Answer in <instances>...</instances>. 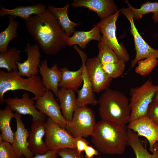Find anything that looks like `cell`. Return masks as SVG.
<instances>
[{
  "instance_id": "6da1fadb",
  "label": "cell",
  "mask_w": 158,
  "mask_h": 158,
  "mask_svg": "<svg viewBox=\"0 0 158 158\" xmlns=\"http://www.w3.org/2000/svg\"><path fill=\"white\" fill-rule=\"evenodd\" d=\"M26 29L44 53L54 55L67 45L70 37L47 9L25 20Z\"/></svg>"
},
{
  "instance_id": "7a4b0ae2",
  "label": "cell",
  "mask_w": 158,
  "mask_h": 158,
  "mask_svg": "<svg viewBox=\"0 0 158 158\" xmlns=\"http://www.w3.org/2000/svg\"><path fill=\"white\" fill-rule=\"evenodd\" d=\"M91 136V141L97 150L106 154H121L128 145L126 126L102 120L97 123Z\"/></svg>"
},
{
  "instance_id": "3957f363",
  "label": "cell",
  "mask_w": 158,
  "mask_h": 158,
  "mask_svg": "<svg viewBox=\"0 0 158 158\" xmlns=\"http://www.w3.org/2000/svg\"><path fill=\"white\" fill-rule=\"evenodd\" d=\"M97 104L102 120L123 126L130 122L129 100L123 92L109 88L101 95Z\"/></svg>"
},
{
  "instance_id": "277c9868",
  "label": "cell",
  "mask_w": 158,
  "mask_h": 158,
  "mask_svg": "<svg viewBox=\"0 0 158 158\" xmlns=\"http://www.w3.org/2000/svg\"><path fill=\"white\" fill-rule=\"evenodd\" d=\"M18 71H0V103L3 106L5 103L4 94L8 91L23 90L32 93L34 95L31 98L37 100L43 96L47 90L43 85L42 78L38 75L24 78Z\"/></svg>"
},
{
  "instance_id": "5b68a950",
  "label": "cell",
  "mask_w": 158,
  "mask_h": 158,
  "mask_svg": "<svg viewBox=\"0 0 158 158\" xmlns=\"http://www.w3.org/2000/svg\"><path fill=\"white\" fill-rule=\"evenodd\" d=\"M158 90V85H154L150 78L140 86L130 89V122L147 115L149 107Z\"/></svg>"
},
{
  "instance_id": "8992f818",
  "label": "cell",
  "mask_w": 158,
  "mask_h": 158,
  "mask_svg": "<svg viewBox=\"0 0 158 158\" xmlns=\"http://www.w3.org/2000/svg\"><path fill=\"white\" fill-rule=\"evenodd\" d=\"M97 123L93 110L87 106L78 107L65 129L74 138L92 136Z\"/></svg>"
},
{
  "instance_id": "52a82bcc",
  "label": "cell",
  "mask_w": 158,
  "mask_h": 158,
  "mask_svg": "<svg viewBox=\"0 0 158 158\" xmlns=\"http://www.w3.org/2000/svg\"><path fill=\"white\" fill-rule=\"evenodd\" d=\"M44 142L48 150L76 149L75 138L66 130L48 117L45 122Z\"/></svg>"
},
{
  "instance_id": "ba28073f",
  "label": "cell",
  "mask_w": 158,
  "mask_h": 158,
  "mask_svg": "<svg viewBox=\"0 0 158 158\" xmlns=\"http://www.w3.org/2000/svg\"><path fill=\"white\" fill-rule=\"evenodd\" d=\"M120 12V10L107 18L101 20L97 25L102 34V38L114 51L119 59L125 63L129 61V55L124 46L118 42L116 35V22Z\"/></svg>"
},
{
  "instance_id": "9c48e42d",
  "label": "cell",
  "mask_w": 158,
  "mask_h": 158,
  "mask_svg": "<svg viewBox=\"0 0 158 158\" xmlns=\"http://www.w3.org/2000/svg\"><path fill=\"white\" fill-rule=\"evenodd\" d=\"M120 11L129 21L130 25V32L134 40L136 53L135 58L131 62V68H134L139 61L143 59L149 58L158 59V49H154L149 45L139 33L135 24L132 13L130 8H122Z\"/></svg>"
},
{
  "instance_id": "30bf717a",
  "label": "cell",
  "mask_w": 158,
  "mask_h": 158,
  "mask_svg": "<svg viewBox=\"0 0 158 158\" xmlns=\"http://www.w3.org/2000/svg\"><path fill=\"white\" fill-rule=\"evenodd\" d=\"M54 94L51 91L47 90L43 96L36 101L35 105L40 113L65 129L68 121L63 117Z\"/></svg>"
},
{
  "instance_id": "8fae6325",
  "label": "cell",
  "mask_w": 158,
  "mask_h": 158,
  "mask_svg": "<svg viewBox=\"0 0 158 158\" xmlns=\"http://www.w3.org/2000/svg\"><path fill=\"white\" fill-rule=\"evenodd\" d=\"M85 66L93 92L99 93L109 88L112 79L104 72L97 57L88 59Z\"/></svg>"
},
{
  "instance_id": "7c38bea8",
  "label": "cell",
  "mask_w": 158,
  "mask_h": 158,
  "mask_svg": "<svg viewBox=\"0 0 158 158\" xmlns=\"http://www.w3.org/2000/svg\"><path fill=\"white\" fill-rule=\"evenodd\" d=\"M5 103L12 111L20 115H29L32 118V121L42 120L45 121L47 116L40 113L36 108L34 100L26 92L23 94L22 97H8L5 99Z\"/></svg>"
},
{
  "instance_id": "4fadbf2b",
  "label": "cell",
  "mask_w": 158,
  "mask_h": 158,
  "mask_svg": "<svg viewBox=\"0 0 158 158\" xmlns=\"http://www.w3.org/2000/svg\"><path fill=\"white\" fill-rule=\"evenodd\" d=\"M73 47L80 56L83 67V85L80 90L77 91L78 93V96L76 98L77 105L78 107L86 106L88 104L96 105L97 104V100L96 99L93 93L86 68L85 63L87 55L76 45H74Z\"/></svg>"
},
{
  "instance_id": "5bb4252c",
  "label": "cell",
  "mask_w": 158,
  "mask_h": 158,
  "mask_svg": "<svg viewBox=\"0 0 158 158\" xmlns=\"http://www.w3.org/2000/svg\"><path fill=\"white\" fill-rule=\"evenodd\" d=\"M128 129L136 133L140 136L145 137L149 143V150L151 152L154 145L158 141V126L147 115L130 121Z\"/></svg>"
},
{
  "instance_id": "9a60e30c",
  "label": "cell",
  "mask_w": 158,
  "mask_h": 158,
  "mask_svg": "<svg viewBox=\"0 0 158 158\" xmlns=\"http://www.w3.org/2000/svg\"><path fill=\"white\" fill-rule=\"evenodd\" d=\"M21 115L16 113L14 118L16 129L14 133V139L11 144L18 157L33 158L34 155L28 147V138L29 133L21 119Z\"/></svg>"
},
{
  "instance_id": "2e32d148",
  "label": "cell",
  "mask_w": 158,
  "mask_h": 158,
  "mask_svg": "<svg viewBox=\"0 0 158 158\" xmlns=\"http://www.w3.org/2000/svg\"><path fill=\"white\" fill-rule=\"evenodd\" d=\"M25 51L27 54V59L22 63L16 62L19 75L27 77L38 75L41 62V54L39 46L35 44L31 46L30 43H27Z\"/></svg>"
},
{
  "instance_id": "e0dca14e",
  "label": "cell",
  "mask_w": 158,
  "mask_h": 158,
  "mask_svg": "<svg viewBox=\"0 0 158 158\" xmlns=\"http://www.w3.org/2000/svg\"><path fill=\"white\" fill-rule=\"evenodd\" d=\"M71 5L75 8L82 7L95 12L101 19L104 20L118 11L112 0H74Z\"/></svg>"
},
{
  "instance_id": "ac0fdd59",
  "label": "cell",
  "mask_w": 158,
  "mask_h": 158,
  "mask_svg": "<svg viewBox=\"0 0 158 158\" xmlns=\"http://www.w3.org/2000/svg\"><path fill=\"white\" fill-rule=\"evenodd\" d=\"M45 121H33L28 141V147L35 155L44 154L48 150L43 138L46 134Z\"/></svg>"
},
{
  "instance_id": "d6986e66",
  "label": "cell",
  "mask_w": 158,
  "mask_h": 158,
  "mask_svg": "<svg viewBox=\"0 0 158 158\" xmlns=\"http://www.w3.org/2000/svg\"><path fill=\"white\" fill-rule=\"evenodd\" d=\"M39 70L44 87L47 90L51 91L56 96L59 89V84L62 77V73L57 64L54 63L49 68L47 60L45 59L41 61Z\"/></svg>"
},
{
  "instance_id": "ffe728a7",
  "label": "cell",
  "mask_w": 158,
  "mask_h": 158,
  "mask_svg": "<svg viewBox=\"0 0 158 158\" xmlns=\"http://www.w3.org/2000/svg\"><path fill=\"white\" fill-rule=\"evenodd\" d=\"M60 103L63 116L68 122L71 121L74 112L78 108L75 92L71 90L61 88L56 96Z\"/></svg>"
},
{
  "instance_id": "44dd1931",
  "label": "cell",
  "mask_w": 158,
  "mask_h": 158,
  "mask_svg": "<svg viewBox=\"0 0 158 158\" xmlns=\"http://www.w3.org/2000/svg\"><path fill=\"white\" fill-rule=\"evenodd\" d=\"M1 6V17L10 16L14 18L19 17L25 20L28 19L32 14H41L47 9L45 5L41 3L31 6H20L13 9H8L2 6Z\"/></svg>"
},
{
  "instance_id": "7402d4cb",
  "label": "cell",
  "mask_w": 158,
  "mask_h": 158,
  "mask_svg": "<svg viewBox=\"0 0 158 158\" xmlns=\"http://www.w3.org/2000/svg\"><path fill=\"white\" fill-rule=\"evenodd\" d=\"M73 34L68 39L67 45L69 46L77 45L81 49H85L91 40H96L98 42L101 40L102 36L97 25H94L93 28L90 31H75Z\"/></svg>"
},
{
  "instance_id": "603a6c76",
  "label": "cell",
  "mask_w": 158,
  "mask_h": 158,
  "mask_svg": "<svg viewBox=\"0 0 158 158\" xmlns=\"http://www.w3.org/2000/svg\"><path fill=\"white\" fill-rule=\"evenodd\" d=\"M128 142L134 151L135 158H158V141L154 145L150 154L144 147L139 135L131 130L128 129Z\"/></svg>"
},
{
  "instance_id": "cb8c5ba5",
  "label": "cell",
  "mask_w": 158,
  "mask_h": 158,
  "mask_svg": "<svg viewBox=\"0 0 158 158\" xmlns=\"http://www.w3.org/2000/svg\"><path fill=\"white\" fill-rule=\"evenodd\" d=\"M60 69L62 73V77L59 87L75 92L77 91L83 82L82 65L76 71H70L66 67H62Z\"/></svg>"
},
{
  "instance_id": "d4e9b609",
  "label": "cell",
  "mask_w": 158,
  "mask_h": 158,
  "mask_svg": "<svg viewBox=\"0 0 158 158\" xmlns=\"http://www.w3.org/2000/svg\"><path fill=\"white\" fill-rule=\"evenodd\" d=\"M70 6V3H67L62 8L48 5L47 8L69 36L75 32V27L80 25V23H76L73 22L70 19L67 13L68 9Z\"/></svg>"
},
{
  "instance_id": "484cf974",
  "label": "cell",
  "mask_w": 158,
  "mask_h": 158,
  "mask_svg": "<svg viewBox=\"0 0 158 158\" xmlns=\"http://www.w3.org/2000/svg\"><path fill=\"white\" fill-rule=\"evenodd\" d=\"M16 113L13 112L7 105L3 109L0 110V130L1 136L4 140L11 143L13 140L14 133L11 129L10 123Z\"/></svg>"
},
{
  "instance_id": "4316f807",
  "label": "cell",
  "mask_w": 158,
  "mask_h": 158,
  "mask_svg": "<svg viewBox=\"0 0 158 158\" xmlns=\"http://www.w3.org/2000/svg\"><path fill=\"white\" fill-rule=\"evenodd\" d=\"M21 51L16 48L11 47L4 53H0V68L6 69L7 71H18L16 61H21Z\"/></svg>"
},
{
  "instance_id": "83f0119b",
  "label": "cell",
  "mask_w": 158,
  "mask_h": 158,
  "mask_svg": "<svg viewBox=\"0 0 158 158\" xmlns=\"http://www.w3.org/2000/svg\"><path fill=\"white\" fill-rule=\"evenodd\" d=\"M9 23L8 27L0 33V53L6 52L9 42L18 36L17 29L19 22L10 16H8Z\"/></svg>"
},
{
  "instance_id": "f1b7e54d",
  "label": "cell",
  "mask_w": 158,
  "mask_h": 158,
  "mask_svg": "<svg viewBox=\"0 0 158 158\" xmlns=\"http://www.w3.org/2000/svg\"><path fill=\"white\" fill-rule=\"evenodd\" d=\"M131 10L134 19L138 20L142 16L149 13H152V18L155 23L158 22V2H151L147 1L142 4L139 8L132 6L127 0L125 1Z\"/></svg>"
},
{
  "instance_id": "f546056e",
  "label": "cell",
  "mask_w": 158,
  "mask_h": 158,
  "mask_svg": "<svg viewBox=\"0 0 158 158\" xmlns=\"http://www.w3.org/2000/svg\"><path fill=\"white\" fill-rule=\"evenodd\" d=\"M97 47L99 53L97 58L101 64L117 63L120 60L114 51L104 42L101 38Z\"/></svg>"
},
{
  "instance_id": "4dcf8cb0",
  "label": "cell",
  "mask_w": 158,
  "mask_h": 158,
  "mask_svg": "<svg viewBox=\"0 0 158 158\" xmlns=\"http://www.w3.org/2000/svg\"><path fill=\"white\" fill-rule=\"evenodd\" d=\"M102 65L104 72L112 79L122 76L126 68L125 63L121 60L117 63L104 64Z\"/></svg>"
},
{
  "instance_id": "1f68e13d",
  "label": "cell",
  "mask_w": 158,
  "mask_h": 158,
  "mask_svg": "<svg viewBox=\"0 0 158 158\" xmlns=\"http://www.w3.org/2000/svg\"><path fill=\"white\" fill-rule=\"evenodd\" d=\"M158 63L157 59L149 58L141 60L138 62V65L135 69V72L141 75L149 74L157 66Z\"/></svg>"
},
{
  "instance_id": "d6a6232c",
  "label": "cell",
  "mask_w": 158,
  "mask_h": 158,
  "mask_svg": "<svg viewBox=\"0 0 158 158\" xmlns=\"http://www.w3.org/2000/svg\"><path fill=\"white\" fill-rule=\"evenodd\" d=\"M0 158H18L10 143L0 142Z\"/></svg>"
},
{
  "instance_id": "836d02e7",
  "label": "cell",
  "mask_w": 158,
  "mask_h": 158,
  "mask_svg": "<svg viewBox=\"0 0 158 158\" xmlns=\"http://www.w3.org/2000/svg\"><path fill=\"white\" fill-rule=\"evenodd\" d=\"M57 155L61 158H85L76 149L64 148L58 150Z\"/></svg>"
},
{
  "instance_id": "e575fe53",
  "label": "cell",
  "mask_w": 158,
  "mask_h": 158,
  "mask_svg": "<svg viewBox=\"0 0 158 158\" xmlns=\"http://www.w3.org/2000/svg\"><path fill=\"white\" fill-rule=\"evenodd\" d=\"M147 115L158 126V105L152 102L149 107Z\"/></svg>"
},
{
  "instance_id": "d590c367",
  "label": "cell",
  "mask_w": 158,
  "mask_h": 158,
  "mask_svg": "<svg viewBox=\"0 0 158 158\" xmlns=\"http://www.w3.org/2000/svg\"><path fill=\"white\" fill-rule=\"evenodd\" d=\"M76 149L78 152L82 153L84 151L86 147L89 145V143L83 137H78L75 138Z\"/></svg>"
},
{
  "instance_id": "8d00e7d4",
  "label": "cell",
  "mask_w": 158,
  "mask_h": 158,
  "mask_svg": "<svg viewBox=\"0 0 158 158\" xmlns=\"http://www.w3.org/2000/svg\"><path fill=\"white\" fill-rule=\"evenodd\" d=\"M58 150H48L45 153L35 155L33 158H58ZM20 158H24L22 156Z\"/></svg>"
},
{
  "instance_id": "74e56055",
  "label": "cell",
  "mask_w": 158,
  "mask_h": 158,
  "mask_svg": "<svg viewBox=\"0 0 158 158\" xmlns=\"http://www.w3.org/2000/svg\"><path fill=\"white\" fill-rule=\"evenodd\" d=\"M84 151L85 158H94L95 156L99 154L98 151L91 145L87 146Z\"/></svg>"
},
{
  "instance_id": "f35d334b",
  "label": "cell",
  "mask_w": 158,
  "mask_h": 158,
  "mask_svg": "<svg viewBox=\"0 0 158 158\" xmlns=\"http://www.w3.org/2000/svg\"><path fill=\"white\" fill-rule=\"evenodd\" d=\"M152 102L158 105V90L155 94Z\"/></svg>"
}]
</instances>
